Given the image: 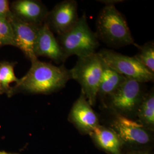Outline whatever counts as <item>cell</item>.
<instances>
[{
	"mask_svg": "<svg viewBox=\"0 0 154 154\" xmlns=\"http://www.w3.org/2000/svg\"><path fill=\"white\" fill-rule=\"evenodd\" d=\"M71 79L69 70L63 65L57 66L37 60L32 62L27 73L14 86L10 97L19 93L50 94L60 91Z\"/></svg>",
	"mask_w": 154,
	"mask_h": 154,
	"instance_id": "6da1fadb",
	"label": "cell"
},
{
	"mask_svg": "<svg viewBox=\"0 0 154 154\" xmlns=\"http://www.w3.org/2000/svg\"><path fill=\"white\" fill-rule=\"evenodd\" d=\"M96 35L111 47L134 45V39L124 16L114 5H107L101 10L96 21Z\"/></svg>",
	"mask_w": 154,
	"mask_h": 154,
	"instance_id": "7a4b0ae2",
	"label": "cell"
},
{
	"mask_svg": "<svg viewBox=\"0 0 154 154\" xmlns=\"http://www.w3.org/2000/svg\"><path fill=\"white\" fill-rule=\"evenodd\" d=\"M57 41L66 59L74 55L78 58L91 55L99 46L98 38L90 28L85 14L70 30L58 35Z\"/></svg>",
	"mask_w": 154,
	"mask_h": 154,
	"instance_id": "3957f363",
	"label": "cell"
},
{
	"mask_svg": "<svg viewBox=\"0 0 154 154\" xmlns=\"http://www.w3.org/2000/svg\"><path fill=\"white\" fill-rule=\"evenodd\" d=\"M105 62L98 53L78 58L74 66L69 70L71 79L78 83L82 93L91 106L98 98L99 83Z\"/></svg>",
	"mask_w": 154,
	"mask_h": 154,
	"instance_id": "277c9868",
	"label": "cell"
},
{
	"mask_svg": "<svg viewBox=\"0 0 154 154\" xmlns=\"http://www.w3.org/2000/svg\"><path fill=\"white\" fill-rule=\"evenodd\" d=\"M98 53L107 66L127 79L142 83L154 82V74L134 57L123 55L112 50H101Z\"/></svg>",
	"mask_w": 154,
	"mask_h": 154,
	"instance_id": "5b68a950",
	"label": "cell"
},
{
	"mask_svg": "<svg viewBox=\"0 0 154 154\" xmlns=\"http://www.w3.org/2000/svg\"><path fill=\"white\" fill-rule=\"evenodd\" d=\"M143 83L127 78L116 91L107 99L116 114L125 116L137 111L143 99Z\"/></svg>",
	"mask_w": 154,
	"mask_h": 154,
	"instance_id": "8992f818",
	"label": "cell"
},
{
	"mask_svg": "<svg viewBox=\"0 0 154 154\" xmlns=\"http://www.w3.org/2000/svg\"><path fill=\"white\" fill-rule=\"evenodd\" d=\"M78 4L75 0H65L49 12L46 23L50 30L60 35L70 30L77 23Z\"/></svg>",
	"mask_w": 154,
	"mask_h": 154,
	"instance_id": "52a82bcc",
	"label": "cell"
},
{
	"mask_svg": "<svg viewBox=\"0 0 154 154\" xmlns=\"http://www.w3.org/2000/svg\"><path fill=\"white\" fill-rule=\"evenodd\" d=\"M12 14L23 22L40 27L46 22L48 8L38 0H16L10 4Z\"/></svg>",
	"mask_w": 154,
	"mask_h": 154,
	"instance_id": "ba28073f",
	"label": "cell"
},
{
	"mask_svg": "<svg viewBox=\"0 0 154 154\" xmlns=\"http://www.w3.org/2000/svg\"><path fill=\"white\" fill-rule=\"evenodd\" d=\"M9 20L14 32L15 47L21 50L31 63L38 60L34 54V46L39 27L23 22L12 13Z\"/></svg>",
	"mask_w": 154,
	"mask_h": 154,
	"instance_id": "9c48e42d",
	"label": "cell"
},
{
	"mask_svg": "<svg viewBox=\"0 0 154 154\" xmlns=\"http://www.w3.org/2000/svg\"><path fill=\"white\" fill-rule=\"evenodd\" d=\"M111 127L120 139L126 142L143 144L149 140L147 128L139 122L125 116L116 114Z\"/></svg>",
	"mask_w": 154,
	"mask_h": 154,
	"instance_id": "30bf717a",
	"label": "cell"
},
{
	"mask_svg": "<svg viewBox=\"0 0 154 154\" xmlns=\"http://www.w3.org/2000/svg\"><path fill=\"white\" fill-rule=\"evenodd\" d=\"M34 54L37 58L39 57H45L57 64L65 62L67 60L57 39L46 22L39 28Z\"/></svg>",
	"mask_w": 154,
	"mask_h": 154,
	"instance_id": "8fae6325",
	"label": "cell"
},
{
	"mask_svg": "<svg viewBox=\"0 0 154 154\" xmlns=\"http://www.w3.org/2000/svg\"><path fill=\"white\" fill-rule=\"evenodd\" d=\"M69 119L83 132L90 133L99 125L98 116L82 93L72 106Z\"/></svg>",
	"mask_w": 154,
	"mask_h": 154,
	"instance_id": "7c38bea8",
	"label": "cell"
},
{
	"mask_svg": "<svg viewBox=\"0 0 154 154\" xmlns=\"http://www.w3.org/2000/svg\"><path fill=\"white\" fill-rule=\"evenodd\" d=\"M126 78L116 72L105 62L102 76L99 83L98 97L101 99L109 98L120 87Z\"/></svg>",
	"mask_w": 154,
	"mask_h": 154,
	"instance_id": "4fadbf2b",
	"label": "cell"
},
{
	"mask_svg": "<svg viewBox=\"0 0 154 154\" xmlns=\"http://www.w3.org/2000/svg\"><path fill=\"white\" fill-rule=\"evenodd\" d=\"M99 146L112 154H121V140L112 130L99 125L90 133Z\"/></svg>",
	"mask_w": 154,
	"mask_h": 154,
	"instance_id": "5bb4252c",
	"label": "cell"
},
{
	"mask_svg": "<svg viewBox=\"0 0 154 154\" xmlns=\"http://www.w3.org/2000/svg\"><path fill=\"white\" fill-rule=\"evenodd\" d=\"M139 123L147 127L152 128L154 126V88L145 93L137 111Z\"/></svg>",
	"mask_w": 154,
	"mask_h": 154,
	"instance_id": "9a60e30c",
	"label": "cell"
},
{
	"mask_svg": "<svg viewBox=\"0 0 154 154\" xmlns=\"http://www.w3.org/2000/svg\"><path fill=\"white\" fill-rule=\"evenodd\" d=\"M16 64L15 62H0V83L3 93L8 97L11 95V84L13 82L17 83L19 81L14 73V67Z\"/></svg>",
	"mask_w": 154,
	"mask_h": 154,
	"instance_id": "2e32d148",
	"label": "cell"
},
{
	"mask_svg": "<svg viewBox=\"0 0 154 154\" xmlns=\"http://www.w3.org/2000/svg\"><path fill=\"white\" fill-rule=\"evenodd\" d=\"M138 48V53L134 57L148 70L154 74V44L149 41L142 46L134 44Z\"/></svg>",
	"mask_w": 154,
	"mask_h": 154,
	"instance_id": "e0dca14e",
	"label": "cell"
},
{
	"mask_svg": "<svg viewBox=\"0 0 154 154\" xmlns=\"http://www.w3.org/2000/svg\"><path fill=\"white\" fill-rule=\"evenodd\" d=\"M4 46L15 47V38L10 20L0 18V48Z\"/></svg>",
	"mask_w": 154,
	"mask_h": 154,
	"instance_id": "ac0fdd59",
	"label": "cell"
},
{
	"mask_svg": "<svg viewBox=\"0 0 154 154\" xmlns=\"http://www.w3.org/2000/svg\"><path fill=\"white\" fill-rule=\"evenodd\" d=\"M11 12L10 2L7 0H0V18H9Z\"/></svg>",
	"mask_w": 154,
	"mask_h": 154,
	"instance_id": "d6986e66",
	"label": "cell"
},
{
	"mask_svg": "<svg viewBox=\"0 0 154 154\" xmlns=\"http://www.w3.org/2000/svg\"><path fill=\"white\" fill-rule=\"evenodd\" d=\"M101 2L102 3H105L106 4V5H115V4L116 3H120L121 2H123V1H121V0H114V1H101Z\"/></svg>",
	"mask_w": 154,
	"mask_h": 154,
	"instance_id": "ffe728a7",
	"label": "cell"
},
{
	"mask_svg": "<svg viewBox=\"0 0 154 154\" xmlns=\"http://www.w3.org/2000/svg\"><path fill=\"white\" fill-rule=\"evenodd\" d=\"M3 94H4V93H3L2 89V88H1V83H0V96H1V95H2Z\"/></svg>",
	"mask_w": 154,
	"mask_h": 154,
	"instance_id": "44dd1931",
	"label": "cell"
}]
</instances>
